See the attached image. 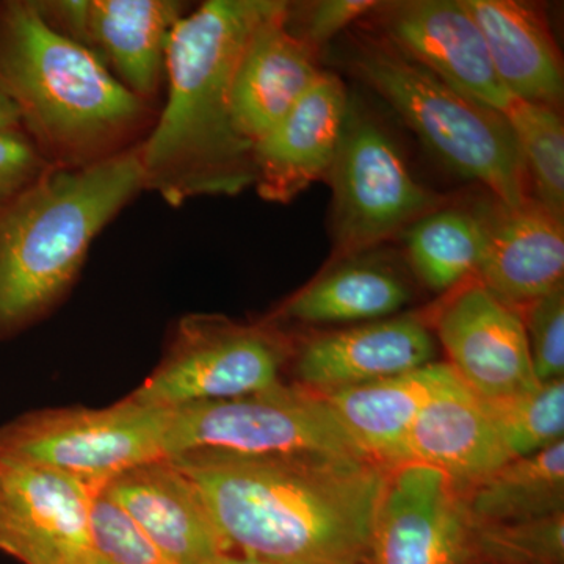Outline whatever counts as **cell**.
I'll return each mask as SVG.
<instances>
[{
  "mask_svg": "<svg viewBox=\"0 0 564 564\" xmlns=\"http://www.w3.org/2000/svg\"><path fill=\"white\" fill-rule=\"evenodd\" d=\"M207 564H263L259 562H252V560L243 558V556L239 555H225L220 556V558L214 560V562Z\"/></svg>",
  "mask_w": 564,
  "mask_h": 564,
  "instance_id": "cell-34",
  "label": "cell"
},
{
  "mask_svg": "<svg viewBox=\"0 0 564 564\" xmlns=\"http://www.w3.org/2000/svg\"><path fill=\"white\" fill-rule=\"evenodd\" d=\"M350 98L344 82L322 70L313 87L252 147L254 187L267 202L291 203L332 169Z\"/></svg>",
  "mask_w": 564,
  "mask_h": 564,
  "instance_id": "cell-17",
  "label": "cell"
},
{
  "mask_svg": "<svg viewBox=\"0 0 564 564\" xmlns=\"http://www.w3.org/2000/svg\"><path fill=\"white\" fill-rule=\"evenodd\" d=\"M436 332L451 359L448 366L477 395L500 399L540 384L521 311L480 282L448 300L437 315Z\"/></svg>",
  "mask_w": 564,
  "mask_h": 564,
  "instance_id": "cell-14",
  "label": "cell"
},
{
  "mask_svg": "<svg viewBox=\"0 0 564 564\" xmlns=\"http://www.w3.org/2000/svg\"><path fill=\"white\" fill-rule=\"evenodd\" d=\"M408 259L419 280L447 292L477 272L481 229L475 210L436 209L404 229Z\"/></svg>",
  "mask_w": 564,
  "mask_h": 564,
  "instance_id": "cell-25",
  "label": "cell"
},
{
  "mask_svg": "<svg viewBox=\"0 0 564 564\" xmlns=\"http://www.w3.org/2000/svg\"><path fill=\"white\" fill-rule=\"evenodd\" d=\"M280 0H209L174 25L166 101L139 144L144 192L180 207L254 185L252 144L234 128L231 90L248 40Z\"/></svg>",
  "mask_w": 564,
  "mask_h": 564,
  "instance_id": "cell-2",
  "label": "cell"
},
{
  "mask_svg": "<svg viewBox=\"0 0 564 564\" xmlns=\"http://www.w3.org/2000/svg\"><path fill=\"white\" fill-rule=\"evenodd\" d=\"M172 564L231 555L198 489L170 458L139 464L101 489Z\"/></svg>",
  "mask_w": 564,
  "mask_h": 564,
  "instance_id": "cell-16",
  "label": "cell"
},
{
  "mask_svg": "<svg viewBox=\"0 0 564 564\" xmlns=\"http://www.w3.org/2000/svg\"><path fill=\"white\" fill-rule=\"evenodd\" d=\"M454 375L447 362H430L399 377L314 393L359 451L389 473L404 466L415 417Z\"/></svg>",
  "mask_w": 564,
  "mask_h": 564,
  "instance_id": "cell-21",
  "label": "cell"
},
{
  "mask_svg": "<svg viewBox=\"0 0 564 564\" xmlns=\"http://www.w3.org/2000/svg\"><path fill=\"white\" fill-rule=\"evenodd\" d=\"M469 516L451 478L423 464L389 470L370 564H463Z\"/></svg>",
  "mask_w": 564,
  "mask_h": 564,
  "instance_id": "cell-12",
  "label": "cell"
},
{
  "mask_svg": "<svg viewBox=\"0 0 564 564\" xmlns=\"http://www.w3.org/2000/svg\"><path fill=\"white\" fill-rule=\"evenodd\" d=\"M98 489L0 454V551L22 564H82Z\"/></svg>",
  "mask_w": 564,
  "mask_h": 564,
  "instance_id": "cell-11",
  "label": "cell"
},
{
  "mask_svg": "<svg viewBox=\"0 0 564 564\" xmlns=\"http://www.w3.org/2000/svg\"><path fill=\"white\" fill-rule=\"evenodd\" d=\"M462 494L474 522H521L563 513V441L511 459Z\"/></svg>",
  "mask_w": 564,
  "mask_h": 564,
  "instance_id": "cell-23",
  "label": "cell"
},
{
  "mask_svg": "<svg viewBox=\"0 0 564 564\" xmlns=\"http://www.w3.org/2000/svg\"><path fill=\"white\" fill-rule=\"evenodd\" d=\"M463 564H564V511L521 522H469Z\"/></svg>",
  "mask_w": 564,
  "mask_h": 564,
  "instance_id": "cell-28",
  "label": "cell"
},
{
  "mask_svg": "<svg viewBox=\"0 0 564 564\" xmlns=\"http://www.w3.org/2000/svg\"><path fill=\"white\" fill-rule=\"evenodd\" d=\"M326 177L333 188L337 258H352L391 239L440 204L411 174L383 126L351 101Z\"/></svg>",
  "mask_w": 564,
  "mask_h": 564,
  "instance_id": "cell-8",
  "label": "cell"
},
{
  "mask_svg": "<svg viewBox=\"0 0 564 564\" xmlns=\"http://www.w3.org/2000/svg\"><path fill=\"white\" fill-rule=\"evenodd\" d=\"M386 41L445 85L505 115L514 102L494 69L477 22L462 0L380 3Z\"/></svg>",
  "mask_w": 564,
  "mask_h": 564,
  "instance_id": "cell-13",
  "label": "cell"
},
{
  "mask_svg": "<svg viewBox=\"0 0 564 564\" xmlns=\"http://www.w3.org/2000/svg\"><path fill=\"white\" fill-rule=\"evenodd\" d=\"M503 117L518 141L534 202L564 221V126L558 110L514 99Z\"/></svg>",
  "mask_w": 564,
  "mask_h": 564,
  "instance_id": "cell-26",
  "label": "cell"
},
{
  "mask_svg": "<svg viewBox=\"0 0 564 564\" xmlns=\"http://www.w3.org/2000/svg\"><path fill=\"white\" fill-rule=\"evenodd\" d=\"M380 2L373 0H322L307 9L300 39L307 46L317 50L328 43L345 28L377 9Z\"/></svg>",
  "mask_w": 564,
  "mask_h": 564,
  "instance_id": "cell-32",
  "label": "cell"
},
{
  "mask_svg": "<svg viewBox=\"0 0 564 564\" xmlns=\"http://www.w3.org/2000/svg\"><path fill=\"white\" fill-rule=\"evenodd\" d=\"M52 170L21 128L0 131V209Z\"/></svg>",
  "mask_w": 564,
  "mask_h": 564,
  "instance_id": "cell-31",
  "label": "cell"
},
{
  "mask_svg": "<svg viewBox=\"0 0 564 564\" xmlns=\"http://www.w3.org/2000/svg\"><path fill=\"white\" fill-rule=\"evenodd\" d=\"M402 278L386 267L344 263L296 293L284 314L303 323L373 322L391 317L410 302Z\"/></svg>",
  "mask_w": 564,
  "mask_h": 564,
  "instance_id": "cell-24",
  "label": "cell"
},
{
  "mask_svg": "<svg viewBox=\"0 0 564 564\" xmlns=\"http://www.w3.org/2000/svg\"><path fill=\"white\" fill-rule=\"evenodd\" d=\"M514 459L484 400L454 375L413 423L404 464L440 470L464 492Z\"/></svg>",
  "mask_w": 564,
  "mask_h": 564,
  "instance_id": "cell-20",
  "label": "cell"
},
{
  "mask_svg": "<svg viewBox=\"0 0 564 564\" xmlns=\"http://www.w3.org/2000/svg\"><path fill=\"white\" fill-rule=\"evenodd\" d=\"M199 448L247 455L318 452L369 459L317 393L281 383L242 399L172 410L166 458Z\"/></svg>",
  "mask_w": 564,
  "mask_h": 564,
  "instance_id": "cell-7",
  "label": "cell"
},
{
  "mask_svg": "<svg viewBox=\"0 0 564 564\" xmlns=\"http://www.w3.org/2000/svg\"><path fill=\"white\" fill-rule=\"evenodd\" d=\"M36 7L55 31L87 47L132 95L155 106L170 36L185 14L181 2L46 0Z\"/></svg>",
  "mask_w": 564,
  "mask_h": 564,
  "instance_id": "cell-10",
  "label": "cell"
},
{
  "mask_svg": "<svg viewBox=\"0 0 564 564\" xmlns=\"http://www.w3.org/2000/svg\"><path fill=\"white\" fill-rule=\"evenodd\" d=\"M141 192L135 147L85 169H52L0 209V340L50 313L96 237Z\"/></svg>",
  "mask_w": 564,
  "mask_h": 564,
  "instance_id": "cell-4",
  "label": "cell"
},
{
  "mask_svg": "<svg viewBox=\"0 0 564 564\" xmlns=\"http://www.w3.org/2000/svg\"><path fill=\"white\" fill-rule=\"evenodd\" d=\"M21 128L18 111L3 96H0V131Z\"/></svg>",
  "mask_w": 564,
  "mask_h": 564,
  "instance_id": "cell-33",
  "label": "cell"
},
{
  "mask_svg": "<svg viewBox=\"0 0 564 564\" xmlns=\"http://www.w3.org/2000/svg\"><path fill=\"white\" fill-rule=\"evenodd\" d=\"M484 35L494 69L519 101L558 110L562 55L544 18L518 0H462Z\"/></svg>",
  "mask_w": 564,
  "mask_h": 564,
  "instance_id": "cell-22",
  "label": "cell"
},
{
  "mask_svg": "<svg viewBox=\"0 0 564 564\" xmlns=\"http://www.w3.org/2000/svg\"><path fill=\"white\" fill-rule=\"evenodd\" d=\"M486 411L513 458L545 451L564 436V378L532 391L484 399Z\"/></svg>",
  "mask_w": 564,
  "mask_h": 564,
  "instance_id": "cell-27",
  "label": "cell"
},
{
  "mask_svg": "<svg viewBox=\"0 0 564 564\" xmlns=\"http://www.w3.org/2000/svg\"><path fill=\"white\" fill-rule=\"evenodd\" d=\"M0 96L57 170L85 169L139 147L159 113L91 51L55 31L35 0H0Z\"/></svg>",
  "mask_w": 564,
  "mask_h": 564,
  "instance_id": "cell-3",
  "label": "cell"
},
{
  "mask_svg": "<svg viewBox=\"0 0 564 564\" xmlns=\"http://www.w3.org/2000/svg\"><path fill=\"white\" fill-rule=\"evenodd\" d=\"M356 68L459 176L480 182L508 206L533 198L518 141L503 115L448 87L388 41L359 47Z\"/></svg>",
  "mask_w": 564,
  "mask_h": 564,
  "instance_id": "cell-5",
  "label": "cell"
},
{
  "mask_svg": "<svg viewBox=\"0 0 564 564\" xmlns=\"http://www.w3.org/2000/svg\"><path fill=\"white\" fill-rule=\"evenodd\" d=\"M284 356V344L270 329L191 315L177 325L158 369L129 399L155 410L242 399L280 383Z\"/></svg>",
  "mask_w": 564,
  "mask_h": 564,
  "instance_id": "cell-9",
  "label": "cell"
},
{
  "mask_svg": "<svg viewBox=\"0 0 564 564\" xmlns=\"http://www.w3.org/2000/svg\"><path fill=\"white\" fill-rule=\"evenodd\" d=\"M172 410L124 399L113 406L63 408L22 415L0 426V454L52 467L101 491L139 464L166 458Z\"/></svg>",
  "mask_w": 564,
  "mask_h": 564,
  "instance_id": "cell-6",
  "label": "cell"
},
{
  "mask_svg": "<svg viewBox=\"0 0 564 564\" xmlns=\"http://www.w3.org/2000/svg\"><path fill=\"white\" fill-rule=\"evenodd\" d=\"M289 11L288 2H278L252 32L234 74V128L252 147L289 113L322 74L313 47L292 31Z\"/></svg>",
  "mask_w": 564,
  "mask_h": 564,
  "instance_id": "cell-18",
  "label": "cell"
},
{
  "mask_svg": "<svg viewBox=\"0 0 564 564\" xmlns=\"http://www.w3.org/2000/svg\"><path fill=\"white\" fill-rule=\"evenodd\" d=\"M522 321L536 380H563L564 284L525 306Z\"/></svg>",
  "mask_w": 564,
  "mask_h": 564,
  "instance_id": "cell-30",
  "label": "cell"
},
{
  "mask_svg": "<svg viewBox=\"0 0 564 564\" xmlns=\"http://www.w3.org/2000/svg\"><path fill=\"white\" fill-rule=\"evenodd\" d=\"M434 355L425 323L400 315L311 340L300 352L296 373L303 388L328 392L399 377L433 362Z\"/></svg>",
  "mask_w": 564,
  "mask_h": 564,
  "instance_id": "cell-19",
  "label": "cell"
},
{
  "mask_svg": "<svg viewBox=\"0 0 564 564\" xmlns=\"http://www.w3.org/2000/svg\"><path fill=\"white\" fill-rule=\"evenodd\" d=\"M225 540L263 564H370L388 470L366 458L296 452L173 456Z\"/></svg>",
  "mask_w": 564,
  "mask_h": 564,
  "instance_id": "cell-1",
  "label": "cell"
},
{
  "mask_svg": "<svg viewBox=\"0 0 564 564\" xmlns=\"http://www.w3.org/2000/svg\"><path fill=\"white\" fill-rule=\"evenodd\" d=\"M481 229L478 282L516 311L563 285L564 221L540 203L499 199L475 209Z\"/></svg>",
  "mask_w": 564,
  "mask_h": 564,
  "instance_id": "cell-15",
  "label": "cell"
},
{
  "mask_svg": "<svg viewBox=\"0 0 564 564\" xmlns=\"http://www.w3.org/2000/svg\"><path fill=\"white\" fill-rule=\"evenodd\" d=\"M82 564H172L102 491L96 494Z\"/></svg>",
  "mask_w": 564,
  "mask_h": 564,
  "instance_id": "cell-29",
  "label": "cell"
}]
</instances>
